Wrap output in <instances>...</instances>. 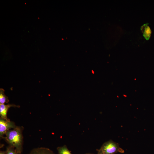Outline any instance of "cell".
I'll use <instances>...</instances> for the list:
<instances>
[{
	"label": "cell",
	"instance_id": "cell-1",
	"mask_svg": "<svg viewBox=\"0 0 154 154\" xmlns=\"http://www.w3.org/2000/svg\"><path fill=\"white\" fill-rule=\"evenodd\" d=\"M23 128L17 126L16 127L10 129L5 133L4 139L9 145L14 147L17 151L22 153L23 144Z\"/></svg>",
	"mask_w": 154,
	"mask_h": 154
},
{
	"label": "cell",
	"instance_id": "cell-2",
	"mask_svg": "<svg viewBox=\"0 0 154 154\" xmlns=\"http://www.w3.org/2000/svg\"><path fill=\"white\" fill-rule=\"evenodd\" d=\"M97 151L103 154H115L118 152L121 153L124 152V150L119 147L118 143L112 140L104 143L100 149Z\"/></svg>",
	"mask_w": 154,
	"mask_h": 154
},
{
	"label": "cell",
	"instance_id": "cell-3",
	"mask_svg": "<svg viewBox=\"0 0 154 154\" xmlns=\"http://www.w3.org/2000/svg\"><path fill=\"white\" fill-rule=\"evenodd\" d=\"M17 127L13 121L10 120H6L0 118V137L3 138L4 135L8 131Z\"/></svg>",
	"mask_w": 154,
	"mask_h": 154
},
{
	"label": "cell",
	"instance_id": "cell-4",
	"mask_svg": "<svg viewBox=\"0 0 154 154\" xmlns=\"http://www.w3.org/2000/svg\"><path fill=\"white\" fill-rule=\"evenodd\" d=\"M20 106L13 104H8L7 105L0 104V118L6 120H9L7 116V112L9 109L11 107H17L19 108Z\"/></svg>",
	"mask_w": 154,
	"mask_h": 154
},
{
	"label": "cell",
	"instance_id": "cell-5",
	"mask_svg": "<svg viewBox=\"0 0 154 154\" xmlns=\"http://www.w3.org/2000/svg\"><path fill=\"white\" fill-rule=\"evenodd\" d=\"M27 154H55L49 149L45 147L34 148Z\"/></svg>",
	"mask_w": 154,
	"mask_h": 154
},
{
	"label": "cell",
	"instance_id": "cell-6",
	"mask_svg": "<svg viewBox=\"0 0 154 154\" xmlns=\"http://www.w3.org/2000/svg\"><path fill=\"white\" fill-rule=\"evenodd\" d=\"M148 24L146 23L142 26L141 28L143 36L147 40L150 38L151 34V31L148 25Z\"/></svg>",
	"mask_w": 154,
	"mask_h": 154
},
{
	"label": "cell",
	"instance_id": "cell-7",
	"mask_svg": "<svg viewBox=\"0 0 154 154\" xmlns=\"http://www.w3.org/2000/svg\"><path fill=\"white\" fill-rule=\"evenodd\" d=\"M8 98L5 94V90L2 88L0 89V104L8 103L9 102Z\"/></svg>",
	"mask_w": 154,
	"mask_h": 154
},
{
	"label": "cell",
	"instance_id": "cell-8",
	"mask_svg": "<svg viewBox=\"0 0 154 154\" xmlns=\"http://www.w3.org/2000/svg\"><path fill=\"white\" fill-rule=\"evenodd\" d=\"M59 154H72L66 145L57 148Z\"/></svg>",
	"mask_w": 154,
	"mask_h": 154
},
{
	"label": "cell",
	"instance_id": "cell-9",
	"mask_svg": "<svg viewBox=\"0 0 154 154\" xmlns=\"http://www.w3.org/2000/svg\"><path fill=\"white\" fill-rule=\"evenodd\" d=\"M5 151L6 154H22L18 153L14 147L9 145L6 147Z\"/></svg>",
	"mask_w": 154,
	"mask_h": 154
},
{
	"label": "cell",
	"instance_id": "cell-10",
	"mask_svg": "<svg viewBox=\"0 0 154 154\" xmlns=\"http://www.w3.org/2000/svg\"><path fill=\"white\" fill-rule=\"evenodd\" d=\"M0 154H6V151H0Z\"/></svg>",
	"mask_w": 154,
	"mask_h": 154
},
{
	"label": "cell",
	"instance_id": "cell-11",
	"mask_svg": "<svg viewBox=\"0 0 154 154\" xmlns=\"http://www.w3.org/2000/svg\"><path fill=\"white\" fill-rule=\"evenodd\" d=\"M98 151V153L97 154H103L102 153V152L100 151Z\"/></svg>",
	"mask_w": 154,
	"mask_h": 154
},
{
	"label": "cell",
	"instance_id": "cell-12",
	"mask_svg": "<svg viewBox=\"0 0 154 154\" xmlns=\"http://www.w3.org/2000/svg\"></svg>",
	"mask_w": 154,
	"mask_h": 154
}]
</instances>
